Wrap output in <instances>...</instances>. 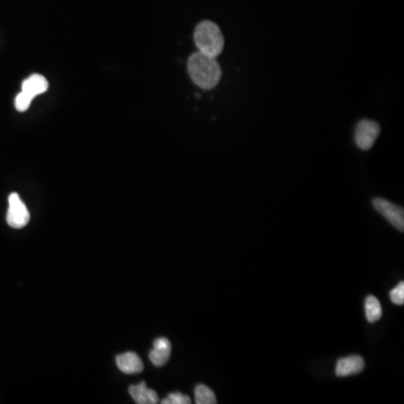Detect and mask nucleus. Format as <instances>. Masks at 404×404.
Segmentation results:
<instances>
[{
	"label": "nucleus",
	"instance_id": "f257e3e1",
	"mask_svg": "<svg viewBox=\"0 0 404 404\" xmlns=\"http://www.w3.org/2000/svg\"><path fill=\"white\" fill-rule=\"evenodd\" d=\"M188 72L193 83L204 90L215 88L222 79V67L216 58L199 51L189 58Z\"/></svg>",
	"mask_w": 404,
	"mask_h": 404
},
{
	"label": "nucleus",
	"instance_id": "f03ea898",
	"mask_svg": "<svg viewBox=\"0 0 404 404\" xmlns=\"http://www.w3.org/2000/svg\"><path fill=\"white\" fill-rule=\"evenodd\" d=\"M195 45L199 52L217 58L222 54L225 40L218 25L213 21H204L197 25L193 34Z\"/></svg>",
	"mask_w": 404,
	"mask_h": 404
},
{
	"label": "nucleus",
	"instance_id": "7ed1b4c3",
	"mask_svg": "<svg viewBox=\"0 0 404 404\" xmlns=\"http://www.w3.org/2000/svg\"><path fill=\"white\" fill-rule=\"evenodd\" d=\"M380 133L381 126L379 123L370 119H362L356 126V145L364 151L372 149L377 137L380 136Z\"/></svg>",
	"mask_w": 404,
	"mask_h": 404
},
{
	"label": "nucleus",
	"instance_id": "20e7f679",
	"mask_svg": "<svg viewBox=\"0 0 404 404\" xmlns=\"http://www.w3.org/2000/svg\"><path fill=\"white\" fill-rule=\"evenodd\" d=\"M10 208L7 213V222L12 228L21 229L28 225L31 215L17 193H12L8 199Z\"/></svg>",
	"mask_w": 404,
	"mask_h": 404
},
{
	"label": "nucleus",
	"instance_id": "39448f33",
	"mask_svg": "<svg viewBox=\"0 0 404 404\" xmlns=\"http://www.w3.org/2000/svg\"><path fill=\"white\" fill-rule=\"evenodd\" d=\"M373 206L376 211L385 217L390 224H392L395 228L398 231H404V210L402 207L395 206L392 202L382 199V198H376L373 200Z\"/></svg>",
	"mask_w": 404,
	"mask_h": 404
},
{
	"label": "nucleus",
	"instance_id": "423d86ee",
	"mask_svg": "<svg viewBox=\"0 0 404 404\" xmlns=\"http://www.w3.org/2000/svg\"><path fill=\"white\" fill-rule=\"evenodd\" d=\"M365 368V362L363 357L359 355L348 356L339 359L336 364V375L337 376H350L354 374H359Z\"/></svg>",
	"mask_w": 404,
	"mask_h": 404
},
{
	"label": "nucleus",
	"instance_id": "0eeeda50",
	"mask_svg": "<svg viewBox=\"0 0 404 404\" xmlns=\"http://www.w3.org/2000/svg\"><path fill=\"white\" fill-rule=\"evenodd\" d=\"M172 345L165 337H160L154 341V347L149 352V359L156 366H163L170 359Z\"/></svg>",
	"mask_w": 404,
	"mask_h": 404
},
{
	"label": "nucleus",
	"instance_id": "6e6552de",
	"mask_svg": "<svg viewBox=\"0 0 404 404\" xmlns=\"http://www.w3.org/2000/svg\"><path fill=\"white\" fill-rule=\"evenodd\" d=\"M116 363L119 370L125 374L140 373L144 370L142 359L135 352H125L122 355L117 356Z\"/></svg>",
	"mask_w": 404,
	"mask_h": 404
},
{
	"label": "nucleus",
	"instance_id": "1a4fd4ad",
	"mask_svg": "<svg viewBox=\"0 0 404 404\" xmlns=\"http://www.w3.org/2000/svg\"><path fill=\"white\" fill-rule=\"evenodd\" d=\"M129 394L138 404H156L158 402V393L154 390L149 389L145 382H142L137 385H131L129 387Z\"/></svg>",
	"mask_w": 404,
	"mask_h": 404
},
{
	"label": "nucleus",
	"instance_id": "9d476101",
	"mask_svg": "<svg viewBox=\"0 0 404 404\" xmlns=\"http://www.w3.org/2000/svg\"><path fill=\"white\" fill-rule=\"evenodd\" d=\"M49 89V83L44 76L41 74H33L28 79L25 80L21 85V92L35 98L39 94H44Z\"/></svg>",
	"mask_w": 404,
	"mask_h": 404
},
{
	"label": "nucleus",
	"instance_id": "9b49d317",
	"mask_svg": "<svg viewBox=\"0 0 404 404\" xmlns=\"http://www.w3.org/2000/svg\"><path fill=\"white\" fill-rule=\"evenodd\" d=\"M365 313H366V319L368 322H376L380 320L383 315L382 311V306H381L380 301L374 295H368L366 300H365Z\"/></svg>",
	"mask_w": 404,
	"mask_h": 404
},
{
	"label": "nucleus",
	"instance_id": "f8f14e48",
	"mask_svg": "<svg viewBox=\"0 0 404 404\" xmlns=\"http://www.w3.org/2000/svg\"><path fill=\"white\" fill-rule=\"evenodd\" d=\"M195 403L215 404L217 403L216 395L213 390L204 384H199L195 390Z\"/></svg>",
	"mask_w": 404,
	"mask_h": 404
},
{
	"label": "nucleus",
	"instance_id": "ddd939ff",
	"mask_svg": "<svg viewBox=\"0 0 404 404\" xmlns=\"http://www.w3.org/2000/svg\"><path fill=\"white\" fill-rule=\"evenodd\" d=\"M163 404H190L191 398L188 395L182 394L180 392L170 393L167 398L162 401Z\"/></svg>",
	"mask_w": 404,
	"mask_h": 404
},
{
	"label": "nucleus",
	"instance_id": "4468645a",
	"mask_svg": "<svg viewBox=\"0 0 404 404\" xmlns=\"http://www.w3.org/2000/svg\"><path fill=\"white\" fill-rule=\"evenodd\" d=\"M32 100H33V98L31 96L21 92V94H17L15 99L16 109L19 111H26L31 106Z\"/></svg>",
	"mask_w": 404,
	"mask_h": 404
},
{
	"label": "nucleus",
	"instance_id": "2eb2a0df",
	"mask_svg": "<svg viewBox=\"0 0 404 404\" xmlns=\"http://www.w3.org/2000/svg\"><path fill=\"white\" fill-rule=\"evenodd\" d=\"M390 298L393 304L403 306L404 304V282L398 283L392 291L390 292Z\"/></svg>",
	"mask_w": 404,
	"mask_h": 404
}]
</instances>
